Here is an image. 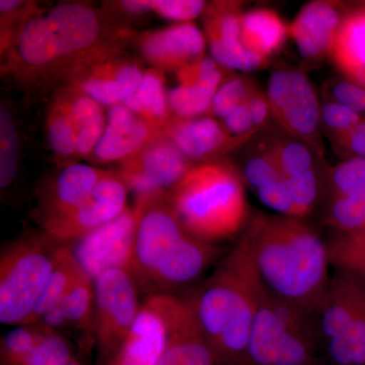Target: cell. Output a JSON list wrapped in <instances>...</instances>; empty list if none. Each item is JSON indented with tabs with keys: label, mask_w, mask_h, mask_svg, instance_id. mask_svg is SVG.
I'll return each instance as SVG.
<instances>
[{
	"label": "cell",
	"mask_w": 365,
	"mask_h": 365,
	"mask_svg": "<svg viewBox=\"0 0 365 365\" xmlns=\"http://www.w3.org/2000/svg\"><path fill=\"white\" fill-rule=\"evenodd\" d=\"M364 309V290L351 275L335 270L318 317L319 332L325 342L340 337Z\"/></svg>",
	"instance_id": "cell-21"
},
{
	"label": "cell",
	"mask_w": 365,
	"mask_h": 365,
	"mask_svg": "<svg viewBox=\"0 0 365 365\" xmlns=\"http://www.w3.org/2000/svg\"><path fill=\"white\" fill-rule=\"evenodd\" d=\"M157 365H218L195 314L182 297L173 319L169 342Z\"/></svg>",
	"instance_id": "cell-22"
},
{
	"label": "cell",
	"mask_w": 365,
	"mask_h": 365,
	"mask_svg": "<svg viewBox=\"0 0 365 365\" xmlns=\"http://www.w3.org/2000/svg\"><path fill=\"white\" fill-rule=\"evenodd\" d=\"M139 216L140 206L135 203L116 220L67 244L91 279L95 281L113 269L131 270Z\"/></svg>",
	"instance_id": "cell-10"
},
{
	"label": "cell",
	"mask_w": 365,
	"mask_h": 365,
	"mask_svg": "<svg viewBox=\"0 0 365 365\" xmlns=\"http://www.w3.org/2000/svg\"><path fill=\"white\" fill-rule=\"evenodd\" d=\"M288 30L277 14L256 9L242 14L241 40L247 50L268 59L287 38Z\"/></svg>",
	"instance_id": "cell-27"
},
{
	"label": "cell",
	"mask_w": 365,
	"mask_h": 365,
	"mask_svg": "<svg viewBox=\"0 0 365 365\" xmlns=\"http://www.w3.org/2000/svg\"><path fill=\"white\" fill-rule=\"evenodd\" d=\"M284 179L272 153L266 150L246 163L242 173V180L256 191L262 186Z\"/></svg>",
	"instance_id": "cell-42"
},
{
	"label": "cell",
	"mask_w": 365,
	"mask_h": 365,
	"mask_svg": "<svg viewBox=\"0 0 365 365\" xmlns=\"http://www.w3.org/2000/svg\"><path fill=\"white\" fill-rule=\"evenodd\" d=\"M67 365H81V364H79V362L78 361H76V360H72V361L71 362V364H68Z\"/></svg>",
	"instance_id": "cell-50"
},
{
	"label": "cell",
	"mask_w": 365,
	"mask_h": 365,
	"mask_svg": "<svg viewBox=\"0 0 365 365\" xmlns=\"http://www.w3.org/2000/svg\"><path fill=\"white\" fill-rule=\"evenodd\" d=\"M121 30L113 28L91 4H57L26 21L4 57L2 71L28 91L61 83L74 67Z\"/></svg>",
	"instance_id": "cell-2"
},
{
	"label": "cell",
	"mask_w": 365,
	"mask_h": 365,
	"mask_svg": "<svg viewBox=\"0 0 365 365\" xmlns=\"http://www.w3.org/2000/svg\"><path fill=\"white\" fill-rule=\"evenodd\" d=\"M331 95L338 104L352 111L365 112V88L353 81H338L331 88Z\"/></svg>",
	"instance_id": "cell-45"
},
{
	"label": "cell",
	"mask_w": 365,
	"mask_h": 365,
	"mask_svg": "<svg viewBox=\"0 0 365 365\" xmlns=\"http://www.w3.org/2000/svg\"><path fill=\"white\" fill-rule=\"evenodd\" d=\"M66 107L78 138V158L86 160L91 155L104 133L107 114L104 107L83 91L60 86L54 93Z\"/></svg>",
	"instance_id": "cell-24"
},
{
	"label": "cell",
	"mask_w": 365,
	"mask_h": 365,
	"mask_svg": "<svg viewBox=\"0 0 365 365\" xmlns=\"http://www.w3.org/2000/svg\"><path fill=\"white\" fill-rule=\"evenodd\" d=\"M262 203L281 215L294 217V203L285 179L269 182L256 190Z\"/></svg>",
	"instance_id": "cell-43"
},
{
	"label": "cell",
	"mask_w": 365,
	"mask_h": 365,
	"mask_svg": "<svg viewBox=\"0 0 365 365\" xmlns=\"http://www.w3.org/2000/svg\"><path fill=\"white\" fill-rule=\"evenodd\" d=\"M285 180L313 169V155L306 144L297 141L277 143L269 148Z\"/></svg>",
	"instance_id": "cell-38"
},
{
	"label": "cell",
	"mask_w": 365,
	"mask_h": 365,
	"mask_svg": "<svg viewBox=\"0 0 365 365\" xmlns=\"http://www.w3.org/2000/svg\"><path fill=\"white\" fill-rule=\"evenodd\" d=\"M129 192L122 178L112 170L81 205L41 230L59 244H71L119 217L128 208Z\"/></svg>",
	"instance_id": "cell-14"
},
{
	"label": "cell",
	"mask_w": 365,
	"mask_h": 365,
	"mask_svg": "<svg viewBox=\"0 0 365 365\" xmlns=\"http://www.w3.org/2000/svg\"><path fill=\"white\" fill-rule=\"evenodd\" d=\"M248 105L254 127L258 130V128L264 126L265 122L267 121L269 113L271 112L267 96L264 95L256 88H254L253 91L250 95Z\"/></svg>",
	"instance_id": "cell-47"
},
{
	"label": "cell",
	"mask_w": 365,
	"mask_h": 365,
	"mask_svg": "<svg viewBox=\"0 0 365 365\" xmlns=\"http://www.w3.org/2000/svg\"><path fill=\"white\" fill-rule=\"evenodd\" d=\"M333 365H365V309L340 337L326 342Z\"/></svg>",
	"instance_id": "cell-33"
},
{
	"label": "cell",
	"mask_w": 365,
	"mask_h": 365,
	"mask_svg": "<svg viewBox=\"0 0 365 365\" xmlns=\"http://www.w3.org/2000/svg\"><path fill=\"white\" fill-rule=\"evenodd\" d=\"M294 203V217H306L313 210L319 195V181L314 169L285 180Z\"/></svg>",
	"instance_id": "cell-41"
},
{
	"label": "cell",
	"mask_w": 365,
	"mask_h": 365,
	"mask_svg": "<svg viewBox=\"0 0 365 365\" xmlns=\"http://www.w3.org/2000/svg\"><path fill=\"white\" fill-rule=\"evenodd\" d=\"M341 24L342 19L335 4L314 1L302 7L288 34L304 58L317 59L330 54Z\"/></svg>",
	"instance_id": "cell-20"
},
{
	"label": "cell",
	"mask_w": 365,
	"mask_h": 365,
	"mask_svg": "<svg viewBox=\"0 0 365 365\" xmlns=\"http://www.w3.org/2000/svg\"><path fill=\"white\" fill-rule=\"evenodd\" d=\"M163 135L162 129L124 105L114 106L108 110L104 133L86 160L97 165L122 163Z\"/></svg>",
	"instance_id": "cell-16"
},
{
	"label": "cell",
	"mask_w": 365,
	"mask_h": 365,
	"mask_svg": "<svg viewBox=\"0 0 365 365\" xmlns=\"http://www.w3.org/2000/svg\"><path fill=\"white\" fill-rule=\"evenodd\" d=\"M239 242L270 292L318 318L331 280L328 246L318 232L299 218L257 213Z\"/></svg>",
	"instance_id": "cell-1"
},
{
	"label": "cell",
	"mask_w": 365,
	"mask_h": 365,
	"mask_svg": "<svg viewBox=\"0 0 365 365\" xmlns=\"http://www.w3.org/2000/svg\"><path fill=\"white\" fill-rule=\"evenodd\" d=\"M337 137L338 141L344 143L356 158H365V122H360L350 130L338 134Z\"/></svg>",
	"instance_id": "cell-48"
},
{
	"label": "cell",
	"mask_w": 365,
	"mask_h": 365,
	"mask_svg": "<svg viewBox=\"0 0 365 365\" xmlns=\"http://www.w3.org/2000/svg\"><path fill=\"white\" fill-rule=\"evenodd\" d=\"M331 195L355 197L365 201V158L340 163L330 175Z\"/></svg>",
	"instance_id": "cell-37"
},
{
	"label": "cell",
	"mask_w": 365,
	"mask_h": 365,
	"mask_svg": "<svg viewBox=\"0 0 365 365\" xmlns=\"http://www.w3.org/2000/svg\"><path fill=\"white\" fill-rule=\"evenodd\" d=\"M222 67L191 85H179L169 93L173 115L179 118L200 117L209 111L213 97L222 86Z\"/></svg>",
	"instance_id": "cell-29"
},
{
	"label": "cell",
	"mask_w": 365,
	"mask_h": 365,
	"mask_svg": "<svg viewBox=\"0 0 365 365\" xmlns=\"http://www.w3.org/2000/svg\"><path fill=\"white\" fill-rule=\"evenodd\" d=\"M72 360L74 359L68 341L61 332L51 330L21 365H67Z\"/></svg>",
	"instance_id": "cell-39"
},
{
	"label": "cell",
	"mask_w": 365,
	"mask_h": 365,
	"mask_svg": "<svg viewBox=\"0 0 365 365\" xmlns=\"http://www.w3.org/2000/svg\"><path fill=\"white\" fill-rule=\"evenodd\" d=\"M242 11L240 4L216 1L208 4L203 13L204 30L209 51L222 67L252 71L267 64L260 55L250 52L241 40Z\"/></svg>",
	"instance_id": "cell-15"
},
{
	"label": "cell",
	"mask_w": 365,
	"mask_h": 365,
	"mask_svg": "<svg viewBox=\"0 0 365 365\" xmlns=\"http://www.w3.org/2000/svg\"><path fill=\"white\" fill-rule=\"evenodd\" d=\"M225 127L234 136L249 135L257 131L250 114L248 101L225 118Z\"/></svg>",
	"instance_id": "cell-46"
},
{
	"label": "cell",
	"mask_w": 365,
	"mask_h": 365,
	"mask_svg": "<svg viewBox=\"0 0 365 365\" xmlns=\"http://www.w3.org/2000/svg\"><path fill=\"white\" fill-rule=\"evenodd\" d=\"M266 96L271 113L285 130L318 146L321 108L314 86L304 72L276 69L269 79Z\"/></svg>",
	"instance_id": "cell-12"
},
{
	"label": "cell",
	"mask_w": 365,
	"mask_h": 365,
	"mask_svg": "<svg viewBox=\"0 0 365 365\" xmlns=\"http://www.w3.org/2000/svg\"><path fill=\"white\" fill-rule=\"evenodd\" d=\"M313 321L261 281L244 365H317Z\"/></svg>",
	"instance_id": "cell-6"
},
{
	"label": "cell",
	"mask_w": 365,
	"mask_h": 365,
	"mask_svg": "<svg viewBox=\"0 0 365 365\" xmlns=\"http://www.w3.org/2000/svg\"><path fill=\"white\" fill-rule=\"evenodd\" d=\"M192 167L188 158L163 135L120 163L117 173L135 199H145L167 194Z\"/></svg>",
	"instance_id": "cell-13"
},
{
	"label": "cell",
	"mask_w": 365,
	"mask_h": 365,
	"mask_svg": "<svg viewBox=\"0 0 365 365\" xmlns=\"http://www.w3.org/2000/svg\"><path fill=\"white\" fill-rule=\"evenodd\" d=\"M44 324H25L6 333L0 341L1 365H21L50 331Z\"/></svg>",
	"instance_id": "cell-32"
},
{
	"label": "cell",
	"mask_w": 365,
	"mask_h": 365,
	"mask_svg": "<svg viewBox=\"0 0 365 365\" xmlns=\"http://www.w3.org/2000/svg\"><path fill=\"white\" fill-rule=\"evenodd\" d=\"M93 284V340L100 364L106 365L130 331L143 302L139 300L138 284L129 270L107 271Z\"/></svg>",
	"instance_id": "cell-9"
},
{
	"label": "cell",
	"mask_w": 365,
	"mask_h": 365,
	"mask_svg": "<svg viewBox=\"0 0 365 365\" xmlns=\"http://www.w3.org/2000/svg\"><path fill=\"white\" fill-rule=\"evenodd\" d=\"M348 237H349V235H348ZM349 237L352 240L353 242H356L359 246L365 249V228L364 230H361V232H359V234L351 235V237Z\"/></svg>",
	"instance_id": "cell-49"
},
{
	"label": "cell",
	"mask_w": 365,
	"mask_h": 365,
	"mask_svg": "<svg viewBox=\"0 0 365 365\" xmlns=\"http://www.w3.org/2000/svg\"><path fill=\"white\" fill-rule=\"evenodd\" d=\"M83 272V268L74 258L71 246L67 244L60 245L51 276L41 295L39 302L26 324L40 323L46 314L71 292Z\"/></svg>",
	"instance_id": "cell-28"
},
{
	"label": "cell",
	"mask_w": 365,
	"mask_h": 365,
	"mask_svg": "<svg viewBox=\"0 0 365 365\" xmlns=\"http://www.w3.org/2000/svg\"><path fill=\"white\" fill-rule=\"evenodd\" d=\"M93 313L95 284L90 276L83 271L71 292L46 314L40 323L58 332L66 329L83 334L93 340Z\"/></svg>",
	"instance_id": "cell-23"
},
{
	"label": "cell",
	"mask_w": 365,
	"mask_h": 365,
	"mask_svg": "<svg viewBox=\"0 0 365 365\" xmlns=\"http://www.w3.org/2000/svg\"><path fill=\"white\" fill-rule=\"evenodd\" d=\"M327 246L331 266L351 275L365 292V249L342 234L333 237Z\"/></svg>",
	"instance_id": "cell-36"
},
{
	"label": "cell",
	"mask_w": 365,
	"mask_h": 365,
	"mask_svg": "<svg viewBox=\"0 0 365 365\" xmlns=\"http://www.w3.org/2000/svg\"><path fill=\"white\" fill-rule=\"evenodd\" d=\"M168 137L190 162H211V158L246 143L252 134L234 136L210 117L174 116L165 129Z\"/></svg>",
	"instance_id": "cell-19"
},
{
	"label": "cell",
	"mask_w": 365,
	"mask_h": 365,
	"mask_svg": "<svg viewBox=\"0 0 365 365\" xmlns=\"http://www.w3.org/2000/svg\"><path fill=\"white\" fill-rule=\"evenodd\" d=\"M111 172L86 163L67 165L40 192L34 215L36 222L43 227L68 215L81 205L98 182Z\"/></svg>",
	"instance_id": "cell-17"
},
{
	"label": "cell",
	"mask_w": 365,
	"mask_h": 365,
	"mask_svg": "<svg viewBox=\"0 0 365 365\" xmlns=\"http://www.w3.org/2000/svg\"><path fill=\"white\" fill-rule=\"evenodd\" d=\"M59 242L43 230L7 242L0 254V323H26L54 268Z\"/></svg>",
	"instance_id": "cell-7"
},
{
	"label": "cell",
	"mask_w": 365,
	"mask_h": 365,
	"mask_svg": "<svg viewBox=\"0 0 365 365\" xmlns=\"http://www.w3.org/2000/svg\"><path fill=\"white\" fill-rule=\"evenodd\" d=\"M254 88L255 86L245 78L227 79L216 91L209 112L213 116L225 119L237 107L248 101Z\"/></svg>",
	"instance_id": "cell-40"
},
{
	"label": "cell",
	"mask_w": 365,
	"mask_h": 365,
	"mask_svg": "<svg viewBox=\"0 0 365 365\" xmlns=\"http://www.w3.org/2000/svg\"><path fill=\"white\" fill-rule=\"evenodd\" d=\"M20 143L16 122L9 109H0V187L6 190L18 174Z\"/></svg>",
	"instance_id": "cell-35"
},
{
	"label": "cell",
	"mask_w": 365,
	"mask_h": 365,
	"mask_svg": "<svg viewBox=\"0 0 365 365\" xmlns=\"http://www.w3.org/2000/svg\"><path fill=\"white\" fill-rule=\"evenodd\" d=\"M122 105L163 132L174 117L170 107L169 93L165 90L163 71L155 68L144 72L139 85Z\"/></svg>",
	"instance_id": "cell-26"
},
{
	"label": "cell",
	"mask_w": 365,
	"mask_h": 365,
	"mask_svg": "<svg viewBox=\"0 0 365 365\" xmlns=\"http://www.w3.org/2000/svg\"><path fill=\"white\" fill-rule=\"evenodd\" d=\"M326 222L338 234L354 235L365 228V201L355 197L331 195Z\"/></svg>",
	"instance_id": "cell-34"
},
{
	"label": "cell",
	"mask_w": 365,
	"mask_h": 365,
	"mask_svg": "<svg viewBox=\"0 0 365 365\" xmlns=\"http://www.w3.org/2000/svg\"><path fill=\"white\" fill-rule=\"evenodd\" d=\"M180 299L172 294L146 295L130 331L106 365H157L169 342Z\"/></svg>",
	"instance_id": "cell-11"
},
{
	"label": "cell",
	"mask_w": 365,
	"mask_h": 365,
	"mask_svg": "<svg viewBox=\"0 0 365 365\" xmlns=\"http://www.w3.org/2000/svg\"><path fill=\"white\" fill-rule=\"evenodd\" d=\"M130 33L122 29L109 42L74 67L62 81L103 107L122 105L140 83L144 69L126 52Z\"/></svg>",
	"instance_id": "cell-8"
},
{
	"label": "cell",
	"mask_w": 365,
	"mask_h": 365,
	"mask_svg": "<svg viewBox=\"0 0 365 365\" xmlns=\"http://www.w3.org/2000/svg\"><path fill=\"white\" fill-rule=\"evenodd\" d=\"M122 13L140 16L155 13L165 20L189 23L204 13L207 4L201 0H123L116 2Z\"/></svg>",
	"instance_id": "cell-30"
},
{
	"label": "cell",
	"mask_w": 365,
	"mask_h": 365,
	"mask_svg": "<svg viewBox=\"0 0 365 365\" xmlns=\"http://www.w3.org/2000/svg\"><path fill=\"white\" fill-rule=\"evenodd\" d=\"M321 121L337 135L360 123L359 113L336 102L327 103L321 108Z\"/></svg>",
	"instance_id": "cell-44"
},
{
	"label": "cell",
	"mask_w": 365,
	"mask_h": 365,
	"mask_svg": "<svg viewBox=\"0 0 365 365\" xmlns=\"http://www.w3.org/2000/svg\"><path fill=\"white\" fill-rule=\"evenodd\" d=\"M141 55L158 71H179L195 60L205 56V35L195 24L176 25L148 31L138 38Z\"/></svg>",
	"instance_id": "cell-18"
},
{
	"label": "cell",
	"mask_w": 365,
	"mask_h": 365,
	"mask_svg": "<svg viewBox=\"0 0 365 365\" xmlns=\"http://www.w3.org/2000/svg\"><path fill=\"white\" fill-rule=\"evenodd\" d=\"M167 200L190 235L211 244L237 237L249 222L244 180L223 162L193 165Z\"/></svg>",
	"instance_id": "cell-5"
},
{
	"label": "cell",
	"mask_w": 365,
	"mask_h": 365,
	"mask_svg": "<svg viewBox=\"0 0 365 365\" xmlns=\"http://www.w3.org/2000/svg\"><path fill=\"white\" fill-rule=\"evenodd\" d=\"M330 55L353 83L365 88V9L342 21Z\"/></svg>",
	"instance_id": "cell-25"
},
{
	"label": "cell",
	"mask_w": 365,
	"mask_h": 365,
	"mask_svg": "<svg viewBox=\"0 0 365 365\" xmlns=\"http://www.w3.org/2000/svg\"><path fill=\"white\" fill-rule=\"evenodd\" d=\"M45 130L48 145L57 157L66 160L78 158L76 128L66 107L55 95L46 114Z\"/></svg>",
	"instance_id": "cell-31"
},
{
	"label": "cell",
	"mask_w": 365,
	"mask_h": 365,
	"mask_svg": "<svg viewBox=\"0 0 365 365\" xmlns=\"http://www.w3.org/2000/svg\"><path fill=\"white\" fill-rule=\"evenodd\" d=\"M260 278L241 242L182 297L195 314L218 365H244L258 306Z\"/></svg>",
	"instance_id": "cell-4"
},
{
	"label": "cell",
	"mask_w": 365,
	"mask_h": 365,
	"mask_svg": "<svg viewBox=\"0 0 365 365\" xmlns=\"http://www.w3.org/2000/svg\"><path fill=\"white\" fill-rule=\"evenodd\" d=\"M135 203L140 216L130 272L148 295H176L177 290L198 281L222 251L182 227L167 194L137 199Z\"/></svg>",
	"instance_id": "cell-3"
}]
</instances>
